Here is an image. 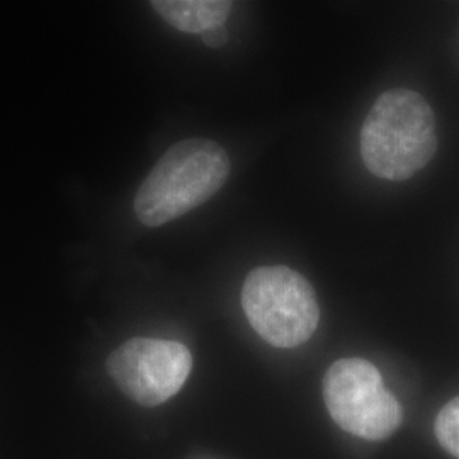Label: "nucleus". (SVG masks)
<instances>
[{"instance_id":"1","label":"nucleus","mask_w":459,"mask_h":459,"mask_svg":"<svg viewBox=\"0 0 459 459\" xmlns=\"http://www.w3.org/2000/svg\"><path fill=\"white\" fill-rule=\"evenodd\" d=\"M437 150L436 116L411 89H392L377 98L361 128L362 162L388 181H407Z\"/></svg>"},{"instance_id":"2","label":"nucleus","mask_w":459,"mask_h":459,"mask_svg":"<svg viewBox=\"0 0 459 459\" xmlns=\"http://www.w3.org/2000/svg\"><path fill=\"white\" fill-rule=\"evenodd\" d=\"M229 176V155L220 143L182 140L165 152L140 186L136 218L147 227H162L210 201Z\"/></svg>"},{"instance_id":"3","label":"nucleus","mask_w":459,"mask_h":459,"mask_svg":"<svg viewBox=\"0 0 459 459\" xmlns=\"http://www.w3.org/2000/svg\"><path fill=\"white\" fill-rule=\"evenodd\" d=\"M242 307L252 328L279 349L305 344L320 320L312 284L286 265L255 267L244 282Z\"/></svg>"},{"instance_id":"4","label":"nucleus","mask_w":459,"mask_h":459,"mask_svg":"<svg viewBox=\"0 0 459 459\" xmlns=\"http://www.w3.org/2000/svg\"><path fill=\"white\" fill-rule=\"evenodd\" d=\"M324 400L337 426L368 441H383L402 424L398 400L386 390L377 366L366 359L333 362L324 377Z\"/></svg>"},{"instance_id":"5","label":"nucleus","mask_w":459,"mask_h":459,"mask_svg":"<svg viewBox=\"0 0 459 459\" xmlns=\"http://www.w3.org/2000/svg\"><path fill=\"white\" fill-rule=\"evenodd\" d=\"M193 356L181 342L134 337L108 359L117 388L143 407H155L179 394L191 375Z\"/></svg>"},{"instance_id":"6","label":"nucleus","mask_w":459,"mask_h":459,"mask_svg":"<svg viewBox=\"0 0 459 459\" xmlns=\"http://www.w3.org/2000/svg\"><path fill=\"white\" fill-rule=\"evenodd\" d=\"M152 7L172 28L184 33L204 34L225 26L233 4L227 0H155Z\"/></svg>"},{"instance_id":"7","label":"nucleus","mask_w":459,"mask_h":459,"mask_svg":"<svg viewBox=\"0 0 459 459\" xmlns=\"http://www.w3.org/2000/svg\"><path fill=\"white\" fill-rule=\"evenodd\" d=\"M436 436L444 449L459 459V396L439 411L436 420Z\"/></svg>"},{"instance_id":"8","label":"nucleus","mask_w":459,"mask_h":459,"mask_svg":"<svg viewBox=\"0 0 459 459\" xmlns=\"http://www.w3.org/2000/svg\"><path fill=\"white\" fill-rule=\"evenodd\" d=\"M203 41L210 48H221L229 41V31L225 26H218L203 34Z\"/></svg>"}]
</instances>
